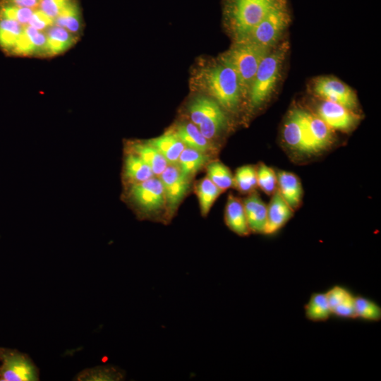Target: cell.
Masks as SVG:
<instances>
[{
	"instance_id": "cell-1",
	"label": "cell",
	"mask_w": 381,
	"mask_h": 381,
	"mask_svg": "<svg viewBox=\"0 0 381 381\" xmlns=\"http://www.w3.org/2000/svg\"><path fill=\"white\" fill-rule=\"evenodd\" d=\"M197 82L222 109L232 112L238 109L241 98L238 79L226 61L220 59L219 64L201 70Z\"/></svg>"
},
{
	"instance_id": "cell-2",
	"label": "cell",
	"mask_w": 381,
	"mask_h": 381,
	"mask_svg": "<svg viewBox=\"0 0 381 381\" xmlns=\"http://www.w3.org/2000/svg\"><path fill=\"white\" fill-rule=\"evenodd\" d=\"M282 0H224L226 24L236 40L246 37Z\"/></svg>"
},
{
	"instance_id": "cell-3",
	"label": "cell",
	"mask_w": 381,
	"mask_h": 381,
	"mask_svg": "<svg viewBox=\"0 0 381 381\" xmlns=\"http://www.w3.org/2000/svg\"><path fill=\"white\" fill-rule=\"evenodd\" d=\"M271 49L260 46L248 40H236L221 59L235 71L239 83L241 97L248 95L258 66Z\"/></svg>"
},
{
	"instance_id": "cell-4",
	"label": "cell",
	"mask_w": 381,
	"mask_h": 381,
	"mask_svg": "<svg viewBox=\"0 0 381 381\" xmlns=\"http://www.w3.org/2000/svg\"><path fill=\"white\" fill-rule=\"evenodd\" d=\"M287 50L288 46L284 43L270 50L262 59L248 95L251 109L260 107L273 92Z\"/></svg>"
},
{
	"instance_id": "cell-5",
	"label": "cell",
	"mask_w": 381,
	"mask_h": 381,
	"mask_svg": "<svg viewBox=\"0 0 381 381\" xmlns=\"http://www.w3.org/2000/svg\"><path fill=\"white\" fill-rule=\"evenodd\" d=\"M192 123L211 142L217 138L226 126V118L222 108L214 99L200 96L188 106Z\"/></svg>"
},
{
	"instance_id": "cell-6",
	"label": "cell",
	"mask_w": 381,
	"mask_h": 381,
	"mask_svg": "<svg viewBox=\"0 0 381 381\" xmlns=\"http://www.w3.org/2000/svg\"><path fill=\"white\" fill-rule=\"evenodd\" d=\"M290 20L288 1L282 0L243 39L272 49L288 26Z\"/></svg>"
},
{
	"instance_id": "cell-7",
	"label": "cell",
	"mask_w": 381,
	"mask_h": 381,
	"mask_svg": "<svg viewBox=\"0 0 381 381\" xmlns=\"http://www.w3.org/2000/svg\"><path fill=\"white\" fill-rule=\"evenodd\" d=\"M283 139L291 150L304 155H315L319 152L310 133L306 111L294 109L286 121Z\"/></svg>"
},
{
	"instance_id": "cell-8",
	"label": "cell",
	"mask_w": 381,
	"mask_h": 381,
	"mask_svg": "<svg viewBox=\"0 0 381 381\" xmlns=\"http://www.w3.org/2000/svg\"><path fill=\"white\" fill-rule=\"evenodd\" d=\"M131 196L141 212L147 216H156L166 207L163 185L157 176L133 183Z\"/></svg>"
},
{
	"instance_id": "cell-9",
	"label": "cell",
	"mask_w": 381,
	"mask_h": 381,
	"mask_svg": "<svg viewBox=\"0 0 381 381\" xmlns=\"http://www.w3.org/2000/svg\"><path fill=\"white\" fill-rule=\"evenodd\" d=\"M0 380L37 381L40 372L31 358L25 353L8 350L0 354Z\"/></svg>"
},
{
	"instance_id": "cell-10",
	"label": "cell",
	"mask_w": 381,
	"mask_h": 381,
	"mask_svg": "<svg viewBox=\"0 0 381 381\" xmlns=\"http://www.w3.org/2000/svg\"><path fill=\"white\" fill-rule=\"evenodd\" d=\"M164 191L167 215L171 217L190 187V177L183 176L178 164H168L158 176Z\"/></svg>"
},
{
	"instance_id": "cell-11",
	"label": "cell",
	"mask_w": 381,
	"mask_h": 381,
	"mask_svg": "<svg viewBox=\"0 0 381 381\" xmlns=\"http://www.w3.org/2000/svg\"><path fill=\"white\" fill-rule=\"evenodd\" d=\"M314 92L324 100L339 104L354 111L358 105L357 97L353 90L334 77H321L314 83Z\"/></svg>"
},
{
	"instance_id": "cell-12",
	"label": "cell",
	"mask_w": 381,
	"mask_h": 381,
	"mask_svg": "<svg viewBox=\"0 0 381 381\" xmlns=\"http://www.w3.org/2000/svg\"><path fill=\"white\" fill-rule=\"evenodd\" d=\"M332 131H348L358 122L354 111L328 100L320 103L316 114Z\"/></svg>"
},
{
	"instance_id": "cell-13",
	"label": "cell",
	"mask_w": 381,
	"mask_h": 381,
	"mask_svg": "<svg viewBox=\"0 0 381 381\" xmlns=\"http://www.w3.org/2000/svg\"><path fill=\"white\" fill-rule=\"evenodd\" d=\"M267 207L264 234L270 235L282 229L294 214V210L277 190L272 195Z\"/></svg>"
},
{
	"instance_id": "cell-14",
	"label": "cell",
	"mask_w": 381,
	"mask_h": 381,
	"mask_svg": "<svg viewBox=\"0 0 381 381\" xmlns=\"http://www.w3.org/2000/svg\"><path fill=\"white\" fill-rule=\"evenodd\" d=\"M325 295L332 315L343 318H356V296L349 289L340 285H336L329 289Z\"/></svg>"
},
{
	"instance_id": "cell-15",
	"label": "cell",
	"mask_w": 381,
	"mask_h": 381,
	"mask_svg": "<svg viewBox=\"0 0 381 381\" xmlns=\"http://www.w3.org/2000/svg\"><path fill=\"white\" fill-rule=\"evenodd\" d=\"M250 232L263 234L267 205L256 192L251 193L243 202Z\"/></svg>"
},
{
	"instance_id": "cell-16",
	"label": "cell",
	"mask_w": 381,
	"mask_h": 381,
	"mask_svg": "<svg viewBox=\"0 0 381 381\" xmlns=\"http://www.w3.org/2000/svg\"><path fill=\"white\" fill-rule=\"evenodd\" d=\"M277 190L294 210L302 201L303 188L299 178L294 173L281 171L277 174Z\"/></svg>"
},
{
	"instance_id": "cell-17",
	"label": "cell",
	"mask_w": 381,
	"mask_h": 381,
	"mask_svg": "<svg viewBox=\"0 0 381 381\" xmlns=\"http://www.w3.org/2000/svg\"><path fill=\"white\" fill-rule=\"evenodd\" d=\"M224 219L226 226L236 234L240 236L250 234L243 202L232 194L227 199Z\"/></svg>"
},
{
	"instance_id": "cell-18",
	"label": "cell",
	"mask_w": 381,
	"mask_h": 381,
	"mask_svg": "<svg viewBox=\"0 0 381 381\" xmlns=\"http://www.w3.org/2000/svg\"><path fill=\"white\" fill-rule=\"evenodd\" d=\"M147 143L155 147L166 159L169 164H177L179 158L186 147L174 132H169L150 139Z\"/></svg>"
},
{
	"instance_id": "cell-19",
	"label": "cell",
	"mask_w": 381,
	"mask_h": 381,
	"mask_svg": "<svg viewBox=\"0 0 381 381\" xmlns=\"http://www.w3.org/2000/svg\"><path fill=\"white\" fill-rule=\"evenodd\" d=\"M174 133L186 147L207 153L212 150L211 142L192 122L179 124Z\"/></svg>"
},
{
	"instance_id": "cell-20",
	"label": "cell",
	"mask_w": 381,
	"mask_h": 381,
	"mask_svg": "<svg viewBox=\"0 0 381 381\" xmlns=\"http://www.w3.org/2000/svg\"><path fill=\"white\" fill-rule=\"evenodd\" d=\"M306 118L311 136L320 152L333 143V131L317 115L306 111Z\"/></svg>"
},
{
	"instance_id": "cell-21",
	"label": "cell",
	"mask_w": 381,
	"mask_h": 381,
	"mask_svg": "<svg viewBox=\"0 0 381 381\" xmlns=\"http://www.w3.org/2000/svg\"><path fill=\"white\" fill-rule=\"evenodd\" d=\"M210 159L209 153L186 147L179 158L177 164L181 174L190 178L207 164Z\"/></svg>"
},
{
	"instance_id": "cell-22",
	"label": "cell",
	"mask_w": 381,
	"mask_h": 381,
	"mask_svg": "<svg viewBox=\"0 0 381 381\" xmlns=\"http://www.w3.org/2000/svg\"><path fill=\"white\" fill-rule=\"evenodd\" d=\"M125 372L115 366L105 365L86 368L80 372L75 380L80 381H119L125 378Z\"/></svg>"
},
{
	"instance_id": "cell-23",
	"label": "cell",
	"mask_w": 381,
	"mask_h": 381,
	"mask_svg": "<svg viewBox=\"0 0 381 381\" xmlns=\"http://www.w3.org/2000/svg\"><path fill=\"white\" fill-rule=\"evenodd\" d=\"M133 150L148 165L155 176L158 177L169 164L163 155L146 142L133 144Z\"/></svg>"
},
{
	"instance_id": "cell-24",
	"label": "cell",
	"mask_w": 381,
	"mask_h": 381,
	"mask_svg": "<svg viewBox=\"0 0 381 381\" xmlns=\"http://www.w3.org/2000/svg\"><path fill=\"white\" fill-rule=\"evenodd\" d=\"M304 310L306 318L315 322L326 321L332 315L325 293H313Z\"/></svg>"
},
{
	"instance_id": "cell-25",
	"label": "cell",
	"mask_w": 381,
	"mask_h": 381,
	"mask_svg": "<svg viewBox=\"0 0 381 381\" xmlns=\"http://www.w3.org/2000/svg\"><path fill=\"white\" fill-rule=\"evenodd\" d=\"M125 174L134 183L143 182L155 176L151 169L136 154L130 153L125 161Z\"/></svg>"
},
{
	"instance_id": "cell-26",
	"label": "cell",
	"mask_w": 381,
	"mask_h": 381,
	"mask_svg": "<svg viewBox=\"0 0 381 381\" xmlns=\"http://www.w3.org/2000/svg\"><path fill=\"white\" fill-rule=\"evenodd\" d=\"M222 192L207 177L199 181L196 187V194L198 198L201 214L205 216L216 199Z\"/></svg>"
},
{
	"instance_id": "cell-27",
	"label": "cell",
	"mask_w": 381,
	"mask_h": 381,
	"mask_svg": "<svg viewBox=\"0 0 381 381\" xmlns=\"http://www.w3.org/2000/svg\"><path fill=\"white\" fill-rule=\"evenodd\" d=\"M207 177L222 191L234 186V176L231 171L219 161L208 164Z\"/></svg>"
},
{
	"instance_id": "cell-28",
	"label": "cell",
	"mask_w": 381,
	"mask_h": 381,
	"mask_svg": "<svg viewBox=\"0 0 381 381\" xmlns=\"http://www.w3.org/2000/svg\"><path fill=\"white\" fill-rule=\"evenodd\" d=\"M356 318L378 322L381 320V308L375 301L363 296L355 297Z\"/></svg>"
},
{
	"instance_id": "cell-29",
	"label": "cell",
	"mask_w": 381,
	"mask_h": 381,
	"mask_svg": "<svg viewBox=\"0 0 381 381\" xmlns=\"http://www.w3.org/2000/svg\"><path fill=\"white\" fill-rule=\"evenodd\" d=\"M234 186L241 193H250L258 186L256 168L251 165L239 167L234 176Z\"/></svg>"
},
{
	"instance_id": "cell-30",
	"label": "cell",
	"mask_w": 381,
	"mask_h": 381,
	"mask_svg": "<svg viewBox=\"0 0 381 381\" xmlns=\"http://www.w3.org/2000/svg\"><path fill=\"white\" fill-rule=\"evenodd\" d=\"M258 186L267 195H272L277 190V176L274 169L264 164L256 169Z\"/></svg>"
},
{
	"instance_id": "cell-31",
	"label": "cell",
	"mask_w": 381,
	"mask_h": 381,
	"mask_svg": "<svg viewBox=\"0 0 381 381\" xmlns=\"http://www.w3.org/2000/svg\"><path fill=\"white\" fill-rule=\"evenodd\" d=\"M73 0H41L39 8L48 16L57 18L61 11Z\"/></svg>"
},
{
	"instance_id": "cell-32",
	"label": "cell",
	"mask_w": 381,
	"mask_h": 381,
	"mask_svg": "<svg viewBox=\"0 0 381 381\" xmlns=\"http://www.w3.org/2000/svg\"><path fill=\"white\" fill-rule=\"evenodd\" d=\"M11 4L21 7L36 8L39 6L41 0H4Z\"/></svg>"
}]
</instances>
